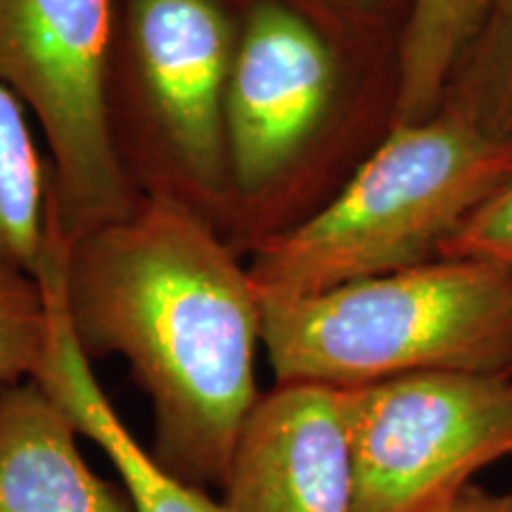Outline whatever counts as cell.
Instances as JSON below:
<instances>
[{"mask_svg":"<svg viewBox=\"0 0 512 512\" xmlns=\"http://www.w3.org/2000/svg\"><path fill=\"white\" fill-rule=\"evenodd\" d=\"M344 3L351 5V8L358 12H373L377 8H382L384 3H389V0H344Z\"/></svg>","mask_w":512,"mask_h":512,"instance_id":"e0dca14e","label":"cell"},{"mask_svg":"<svg viewBox=\"0 0 512 512\" xmlns=\"http://www.w3.org/2000/svg\"><path fill=\"white\" fill-rule=\"evenodd\" d=\"M223 491L226 512H356L342 389L287 382L261 394Z\"/></svg>","mask_w":512,"mask_h":512,"instance_id":"ba28073f","label":"cell"},{"mask_svg":"<svg viewBox=\"0 0 512 512\" xmlns=\"http://www.w3.org/2000/svg\"><path fill=\"white\" fill-rule=\"evenodd\" d=\"M356 512H432L512 456V375L411 373L342 389Z\"/></svg>","mask_w":512,"mask_h":512,"instance_id":"5b68a950","label":"cell"},{"mask_svg":"<svg viewBox=\"0 0 512 512\" xmlns=\"http://www.w3.org/2000/svg\"><path fill=\"white\" fill-rule=\"evenodd\" d=\"M249 3H254V0H247V5H249ZM247 5H245V8H247Z\"/></svg>","mask_w":512,"mask_h":512,"instance_id":"ac0fdd59","label":"cell"},{"mask_svg":"<svg viewBox=\"0 0 512 512\" xmlns=\"http://www.w3.org/2000/svg\"><path fill=\"white\" fill-rule=\"evenodd\" d=\"M325 31L297 0H254L240 19L226 93L230 176L254 192L275 181L325 124L339 86Z\"/></svg>","mask_w":512,"mask_h":512,"instance_id":"8992f818","label":"cell"},{"mask_svg":"<svg viewBox=\"0 0 512 512\" xmlns=\"http://www.w3.org/2000/svg\"><path fill=\"white\" fill-rule=\"evenodd\" d=\"M432 512H512V494H498L479 484H467Z\"/></svg>","mask_w":512,"mask_h":512,"instance_id":"2e32d148","label":"cell"},{"mask_svg":"<svg viewBox=\"0 0 512 512\" xmlns=\"http://www.w3.org/2000/svg\"><path fill=\"white\" fill-rule=\"evenodd\" d=\"M53 226V178L43 169L24 102L0 83V259L38 280Z\"/></svg>","mask_w":512,"mask_h":512,"instance_id":"7c38bea8","label":"cell"},{"mask_svg":"<svg viewBox=\"0 0 512 512\" xmlns=\"http://www.w3.org/2000/svg\"><path fill=\"white\" fill-rule=\"evenodd\" d=\"M114 17L117 0H0V83L43 128L69 242L136 207L107 110Z\"/></svg>","mask_w":512,"mask_h":512,"instance_id":"277c9868","label":"cell"},{"mask_svg":"<svg viewBox=\"0 0 512 512\" xmlns=\"http://www.w3.org/2000/svg\"><path fill=\"white\" fill-rule=\"evenodd\" d=\"M60 297L83 356L121 354L152 399L155 463L192 489H223L261 396L249 271L188 204L157 195L69 242Z\"/></svg>","mask_w":512,"mask_h":512,"instance_id":"6da1fadb","label":"cell"},{"mask_svg":"<svg viewBox=\"0 0 512 512\" xmlns=\"http://www.w3.org/2000/svg\"><path fill=\"white\" fill-rule=\"evenodd\" d=\"M76 434L36 380L0 389V512H140L126 486L86 465Z\"/></svg>","mask_w":512,"mask_h":512,"instance_id":"9c48e42d","label":"cell"},{"mask_svg":"<svg viewBox=\"0 0 512 512\" xmlns=\"http://www.w3.org/2000/svg\"><path fill=\"white\" fill-rule=\"evenodd\" d=\"M57 278V273H48L41 280L50 309V344L34 380L67 408L79 432L105 451L140 512H226L207 491L166 475L119 420L69 328Z\"/></svg>","mask_w":512,"mask_h":512,"instance_id":"30bf717a","label":"cell"},{"mask_svg":"<svg viewBox=\"0 0 512 512\" xmlns=\"http://www.w3.org/2000/svg\"><path fill=\"white\" fill-rule=\"evenodd\" d=\"M147 98L188 174L209 190L230 176L226 93L240 27L226 0H121Z\"/></svg>","mask_w":512,"mask_h":512,"instance_id":"52a82bcc","label":"cell"},{"mask_svg":"<svg viewBox=\"0 0 512 512\" xmlns=\"http://www.w3.org/2000/svg\"><path fill=\"white\" fill-rule=\"evenodd\" d=\"M441 105L489 136L512 140V0H494Z\"/></svg>","mask_w":512,"mask_h":512,"instance_id":"4fadbf2b","label":"cell"},{"mask_svg":"<svg viewBox=\"0 0 512 512\" xmlns=\"http://www.w3.org/2000/svg\"><path fill=\"white\" fill-rule=\"evenodd\" d=\"M439 259H470L512 271V181L467 216L441 245Z\"/></svg>","mask_w":512,"mask_h":512,"instance_id":"9a60e30c","label":"cell"},{"mask_svg":"<svg viewBox=\"0 0 512 512\" xmlns=\"http://www.w3.org/2000/svg\"><path fill=\"white\" fill-rule=\"evenodd\" d=\"M261 344L278 384L512 375V271L432 259L309 297H261Z\"/></svg>","mask_w":512,"mask_h":512,"instance_id":"7a4b0ae2","label":"cell"},{"mask_svg":"<svg viewBox=\"0 0 512 512\" xmlns=\"http://www.w3.org/2000/svg\"><path fill=\"white\" fill-rule=\"evenodd\" d=\"M50 344V309L34 275L0 259V389L34 380Z\"/></svg>","mask_w":512,"mask_h":512,"instance_id":"5bb4252c","label":"cell"},{"mask_svg":"<svg viewBox=\"0 0 512 512\" xmlns=\"http://www.w3.org/2000/svg\"><path fill=\"white\" fill-rule=\"evenodd\" d=\"M494 0H413L399 43L392 126L420 124L439 110Z\"/></svg>","mask_w":512,"mask_h":512,"instance_id":"8fae6325","label":"cell"},{"mask_svg":"<svg viewBox=\"0 0 512 512\" xmlns=\"http://www.w3.org/2000/svg\"><path fill=\"white\" fill-rule=\"evenodd\" d=\"M512 181V140L441 105L392 126L328 207L261 247L249 278L261 297H309L439 259L467 216Z\"/></svg>","mask_w":512,"mask_h":512,"instance_id":"3957f363","label":"cell"}]
</instances>
